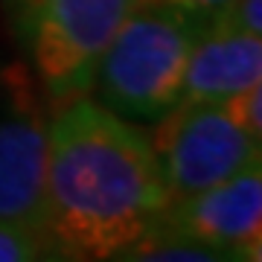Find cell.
Returning a JSON list of instances; mask_svg holds the SVG:
<instances>
[{
	"label": "cell",
	"mask_w": 262,
	"mask_h": 262,
	"mask_svg": "<svg viewBox=\"0 0 262 262\" xmlns=\"http://www.w3.org/2000/svg\"><path fill=\"white\" fill-rule=\"evenodd\" d=\"M56 259V253L41 236L0 219V262H35Z\"/></svg>",
	"instance_id": "cell-9"
},
{
	"label": "cell",
	"mask_w": 262,
	"mask_h": 262,
	"mask_svg": "<svg viewBox=\"0 0 262 262\" xmlns=\"http://www.w3.org/2000/svg\"><path fill=\"white\" fill-rule=\"evenodd\" d=\"M172 3H178V6H184L187 12H192V15H198V18H204L207 24H210L230 0H172Z\"/></svg>",
	"instance_id": "cell-12"
},
{
	"label": "cell",
	"mask_w": 262,
	"mask_h": 262,
	"mask_svg": "<svg viewBox=\"0 0 262 262\" xmlns=\"http://www.w3.org/2000/svg\"><path fill=\"white\" fill-rule=\"evenodd\" d=\"M53 111L88 96L108 41L137 0H0Z\"/></svg>",
	"instance_id": "cell-3"
},
{
	"label": "cell",
	"mask_w": 262,
	"mask_h": 262,
	"mask_svg": "<svg viewBox=\"0 0 262 262\" xmlns=\"http://www.w3.org/2000/svg\"><path fill=\"white\" fill-rule=\"evenodd\" d=\"M256 82H262V38L213 20L189 53L181 102L225 105Z\"/></svg>",
	"instance_id": "cell-7"
},
{
	"label": "cell",
	"mask_w": 262,
	"mask_h": 262,
	"mask_svg": "<svg viewBox=\"0 0 262 262\" xmlns=\"http://www.w3.org/2000/svg\"><path fill=\"white\" fill-rule=\"evenodd\" d=\"M160 219L213 248L222 259L256 262L262 256V160L204 192L169 201Z\"/></svg>",
	"instance_id": "cell-6"
},
{
	"label": "cell",
	"mask_w": 262,
	"mask_h": 262,
	"mask_svg": "<svg viewBox=\"0 0 262 262\" xmlns=\"http://www.w3.org/2000/svg\"><path fill=\"white\" fill-rule=\"evenodd\" d=\"M149 131L79 96L50 117L47 236L56 259H114L169 207Z\"/></svg>",
	"instance_id": "cell-1"
},
{
	"label": "cell",
	"mask_w": 262,
	"mask_h": 262,
	"mask_svg": "<svg viewBox=\"0 0 262 262\" xmlns=\"http://www.w3.org/2000/svg\"><path fill=\"white\" fill-rule=\"evenodd\" d=\"M213 20L222 24V27L236 29V32H248V35L262 38V0H230Z\"/></svg>",
	"instance_id": "cell-11"
},
{
	"label": "cell",
	"mask_w": 262,
	"mask_h": 262,
	"mask_svg": "<svg viewBox=\"0 0 262 262\" xmlns=\"http://www.w3.org/2000/svg\"><path fill=\"white\" fill-rule=\"evenodd\" d=\"M50 108L32 67L20 58L0 73V219L47 236ZM53 248V245H50Z\"/></svg>",
	"instance_id": "cell-4"
},
{
	"label": "cell",
	"mask_w": 262,
	"mask_h": 262,
	"mask_svg": "<svg viewBox=\"0 0 262 262\" xmlns=\"http://www.w3.org/2000/svg\"><path fill=\"white\" fill-rule=\"evenodd\" d=\"M222 108L233 117V122L239 128L251 134L253 140H262V82L239 91Z\"/></svg>",
	"instance_id": "cell-10"
},
{
	"label": "cell",
	"mask_w": 262,
	"mask_h": 262,
	"mask_svg": "<svg viewBox=\"0 0 262 262\" xmlns=\"http://www.w3.org/2000/svg\"><path fill=\"white\" fill-rule=\"evenodd\" d=\"M114 259H149V262H225L213 248L192 239L163 219L140 233L128 248H122Z\"/></svg>",
	"instance_id": "cell-8"
},
{
	"label": "cell",
	"mask_w": 262,
	"mask_h": 262,
	"mask_svg": "<svg viewBox=\"0 0 262 262\" xmlns=\"http://www.w3.org/2000/svg\"><path fill=\"white\" fill-rule=\"evenodd\" d=\"M149 137L172 201L233 178L262 155V140H253L213 102H178L155 122Z\"/></svg>",
	"instance_id": "cell-5"
},
{
	"label": "cell",
	"mask_w": 262,
	"mask_h": 262,
	"mask_svg": "<svg viewBox=\"0 0 262 262\" xmlns=\"http://www.w3.org/2000/svg\"><path fill=\"white\" fill-rule=\"evenodd\" d=\"M204 29V18L172 0H137L96 64V102L125 120L158 122L181 102L189 53Z\"/></svg>",
	"instance_id": "cell-2"
}]
</instances>
